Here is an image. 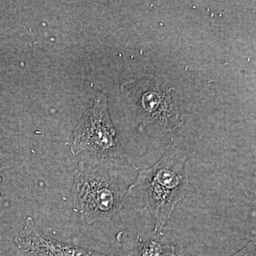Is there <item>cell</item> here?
I'll list each match as a JSON object with an SVG mask.
<instances>
[{
    "instance_id": "cell-2",
    "label": "cell",
    "mask_w": 256,
    "mask_h": 256,
    "mask_svg": "<svg viewBox=\"0 0 256 256\" xmlns=\"http://www.w3.org/2000/svg\"><path fill=\"white\" fill-rule=\"evenodd\" d=\"M108 162H100L95 166L80 163L76 172L74 208L86 223L108 222L122 207L128 188L122 186L118 173Z\"/></svg>"
},
{
    "instance_id": "cell-8",
    "label": "cell",
    "mask_w": 256,
    "mask_h": 256,
    "mask_svg": "<svg viewBox=\"0 0 256 256\" xmlns=\"http://www.w3.org/2000/svg\"><path fill=\"white\" fill-rule=\"evenodd\" d=\"M184 256H186V255H185Z\"/></svg>"
},
{
    "instance_id": "cell-7",
    "label": "cell",
    "mask_w": 256,
    "mask_h": 256,
    "mask_svg": "<svg viewBox=\"0 0 256 256\" xmlns=\"http://www.w3.org/2000/svg\"><path fill=\"white\" fill-rule=\"evenodd\" d=\"M230 256H256V240L248 242L242 248Z\"/></svg>"
},
{
    "instance_id": "cell-1",
    "label": "cell",
    "mask_w": 256,
    "mask_h": 256,
    "mask_svg": "<svg viewBox=\"0 0 256 256\" xmlns=\"http://www.w3.org/2000/svg\"><path fill=\"white\" fill-rule=\"evenodd\" d=\"M186 152L174 141L156 163L138 170L128 194L140 198L154 224V233L162 235L175 208L185 197L188 185Z\"/></svg>"
},
{
    "instance_id": "cell-3",
    "label": "cell",
    "mask_w": 256,
    "mask_h": 256,
    "mask_svg": "<svg viewBox=\"0 0 256 256\" xmlns=\"http://www.w3.org/2000/svg\"><path fill=\"white\" fill-rule=\"evenodd\" d=\"M70 150L74 156L82 152H92L99 156L100 162L126 163L122 148L109 116L106 92L97 96L94 106L85 112L76 128Z\"/></svg>"
},
{
    "instance_id": "cell-5",
    "label": "cell",
    "mask_w": 256,
    "mask_h": 256,
    "mask_svg": "<svg viewBox=\"0 0 256 256\" xmlns=\"http://www.w3.org/2000/svg\"><path fill=\"white\" fill-rule=\"evenodd\" d=\"M18 246L34 256H114L56 240L42 233L31 217L15 238Z\"/></svg>"
},
{
    "instance_id": "cell-4",
    "label": "cell",
    "mask_w": 256,
    "mask_h": 256,
    "mask_svg": "<svg viewBox=\"0 0 256 256\" xmlns=\"http://www.w3.org/2000/svg\"><path fill=\"white\" fill-rule=\"evenodd\" d=\"M128 84L136 88L141 132L151 124L165 132H173L182 126L178 96L173 88L156 78H143Z\"/></svg>"
},
{
    "instance_id": "cell-6",
    "label": "cell",
    "mask_w": 256,
    "mask_h": 256,
    "mask_svg": "<svg viewBox=\"0 0 256 256\" xmlns=\"http://www.w3.org/2000/svg\"><path fill=\"white\" fill-rule=\"evenodd\" d=\"M180 247L172 242L156 238L138 236L130 246L128 256H184Z\"/></svg>"
}]
</instances>
